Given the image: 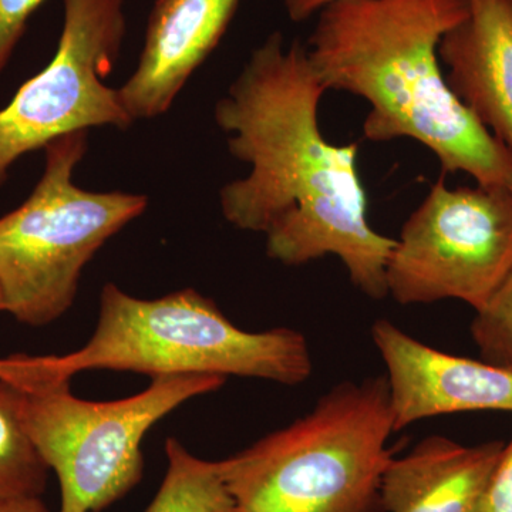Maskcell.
Wrapping results in <instances>:
<instances>
[{"label": "cell", "mask_w": 512, "mask_h": 512, "mask_svg": "<svg viewBox=\"0 0 512 512\" xmlns=\"http://www.w3.org/2000/svg\"><path fill=\"white\" fill-rule=\"evenodd\" d=\"M241 0H156L136 70L119 93L133 121L173 106L192 74L220 45Z\"/></svg>", "instance_id": "obj_10"}, {"label": "cell", "mask_w": 512, "mask_h": 512, "mask_svg": "<svg viewBox=\"0 0 512 512\" xmlns=\"http://www.w3.org/2000/svg\"><path fill=\"white\" fill-rule=\"evenodd\" d=\"M124 5L126 0H63L55 56L0 109V185L19 158L59 138L134 123L119 89L104 83L126 37Z\"/></svg>", "instance_id": "obj_8"}, {"label": "cell", "mask_w": 512, "mask_h": 512, "mask_svg": "<svg viewBox=\"0 0 512 512\" xmlns=\"http://www.w3.org/2000/svg\"><path fill=\"white\" fill-rule=\"evenodd\" d=\"M511 274V188L439 180L396 239L387 296L400 305L457 299L478 311Z\"/></svg>", "instance_id": "obj_7"}, {"label": "cell", "mask_w": 512, "mask_h": 512, "mask_svg": "<svg viewBox=\"0 0 512 512\" xmlns=\"http://www.w3.org/2000/svg\"><path fill=\"white\" fill-rule=\"evenodd\" d=\"M370 333L386 366L394 430L446 414L512 413L510 370L431 348L387 319Z\"/></svg>", "instance_id": "obj_9"}, {"label": "cell", "mask_w": 512, "mask_h": 512, "mask_svg": "<svg viewBox=\"0 0 512 512\" xmlns=\"http://www.w3.org/2000/svg\"><path fill=\"white\" fill-rule=\"evenodd\" d=\"M470 0H335L318 13L308 56L326 90L362 97L363 136L412 138L444 173L512 187V153L457 99L439 57Z\"/></svg>", "instance_id": "obj_2"}, {"label": "cell", "mask_w": 512, "mask_h": 512, "mask_svg": "<svg viewBox=\"0 0 512 512\" xmlns=\"http://www.w3.org/2000/svg\"><path fill=\"white\" fill-rule=\"evenodd\" d=\"M49 375L70 379L86 370L153 377L214 375L298 386L312 375L308 339L299 330L249 332L195 289L140 299L116 284L100 293L92 338L76 352L39 356Z\"/></svg>", "instance_id": "obj_4"}, {"label": "cell", "mask_w": 512, "mask_h": 512, "mask_svg": "<svg viewBox=\"0 0 512 512\" xmlns=\"http://www.w3.org/2000/svg\"><path fill=\"white\" fill-rule=\"evenodd\" d=\"M46 0H0V77L5 72L30 18Z\"/></svg>", "instance_id": "obj_16"}, {"label": "cell", "mask_w": 512, "mask_h": 512, "mask_svg": "<svg viewBox=\"0 0 512 512\" xmlns=\"http://www.w3.org/2000/svg\"><path fill=\"white\" fill-rule=\"evenodd\" d=\"M335 0H282L289 19L295 23L305 22L306 19L318 15L320 10Z\"/></svg>", "instance_id": "obj_18"}, {"label": "cell", "mask_w": 512, "mask_h": 512, "mask_svg": "<svg viewBox=\"0 0 512 512\" xmlns=\"http://www.w3.org/2000/svg\"><path fill=\"white\" fill-rule=\"evenodd\" d=\"M393 433L386 376L366 377L218 463L235 512H376Z\"/></svg>", "instance_id": "obj_3"}, {"label": "cell", "mask_w": 512, "mask_h": 512, "mask_svg": "<svg viewBox=\"0 0 512 512\" xmlns=\"http://www.w3.org/2000/svg\"><path fill=\"white\" fill-rule=\"evenodd\" d=\"M511 191H512V187H511Z\"/></svg>", "instance_id": "obj_21"}, {"label": "cell", "mask_w": 512, "mask_h": 512, "mask_svg": "<svg viewBox=\"0 0 512 512\" xmlns=\"http://www.w3.org/2000/svg\"><path fill=\"white\" fill-rule=\"evenodd\" d=\"M483 512H512V439L505 444L494 468L485 493Z\"/></svg>", "instance_id": "obj_17"}, {"label": "cell", "mask_w": 512, "mask_h": 512, "mask_svg": "<svg viewBox=\"0 0 512 512\" xmlns=\"http://www.w3.org/2000/svg\"><path fill=\"white\" fill-rule=\"evenodd\" d=\"M167 471L144 512H235L220 463L194 456L184 444L165 441Z\"/></svg>", "instance_id": "obj_13"}, {"label": "cell", "mask_w": 512, "mask_h": 512, "mask_svg": "<svg viewBox=\"0 0 512 512\" xmlns=\"http://www.w3.org/2000/svg\"><path fill=\"white\" fill-rule=\"evenodd\" d=\"M0 512H50L40 497L0 498Z\"/></svg>", "instance_id": "obj_19"}, {"label": "cell", "mask_w": 512, "mask_h": 512, "mask_svg": "<svg viewBox=\"0 0 512 512\" xmlns=\"http://www.w3.org/2000/svg\"><path fill=\"white\" fill-rule=\"evenodd\" d=\"M470 330L480 360L512 372V274L476 311Z\"/></svg>", "instance_id": "obj_15"}, {"label": "cell", "mask_w": 512, "mask_h": 512, "mask_svg": "<svg viewBox=\"0 0 512 512\" xmlns=\"http://www.w3.org/2000/svg\"><path fill=\"white\" fill-rule=\"evenodd\" d=\"M439 57L451 92L512 153V0H470Z\"/></svg>", "instance_id": "obj_11"}, {"label": "cell", "mask_w": 512, "mask_h": 512, "mask_svg": "<svg viewBox=\"0 0 512 512\" xmlns=\"http://www.w3.org/2000/svg\"><path fill=\"white\" fill-rule=\"evenodd\" d=\"M0 312H3V299H2V292H0Z\"/></svg>", "instance_id": "obj_20"}, {"label": "cell", "mask_w": 512, "mask_h": 512, "mask_svg": "<svg viewBox=\"0 0 512 512\" xmlns=\"http://www.w3.org/2000/svg\"><path fill=\"white\" fill-rule=\"evenodd\" d=\"M47 473L23 426L18 384L0 379V498L42 497Z\"/></svg>", "instance_id": "obj_14"}, {"label": "cell", "mask_w": 512, "mask_h": 512, "mask_svg": "<svg viewBox=\"0 0 512 512\" xmlns=\"http://www.w3.org/2000/svg\"><path fill=\"white\" fill-rule=\"evenodd\" d=\"M89 133L45 148V168L28 200L0 217L3 312L46 326L72 308L86 265L148 207L143 194L87 191L74 184Z\"/></svg>", "instance_id": "obj_6"}, {"label": "cell", "mask_w": 512, "mask_h": 512, "mask_svg": "<svg viewBox=\"0 0 512 512\" xmlns=\"http://www.w3.org/2000/svg\"><path fill=\"white\" fill-rule=\"evenodd\" d=\"M505 443L464 446L429 436L392 457L380 484L384 512H483L485 493Z\"/></svg>", "instance_id": "obj_12"}, {"label": "cell", "mask_w": 512, "mask_h": 512, "mask_svg": "<svg viewBox=\"0 0 512 512\" xmlns=\"http://www.w3.org/2000/svg\"><path fill=\"white\" fill-rule=\"evenodd\" d=\"M326 92L299 40L286 46L275 32L256 47L215 104L229 153L249 165L222 188V214L235 228L264 234L274 261L301 266L336 256L353 286L383 299L396 239L367 218L357 144H333L322 133Z\"/></svg>", "instance_id": "obj_1"}, {"label": "cell", "mask_w": 512, "mask_h": 512, "mask_svg": "<svg viewBox=\"0 0 512 512\" xmlns=\"http://www.w3.org/2000/svg\"><path fill=\"white\" fill-rule=\"evenodd\" d=\"M0 379L18 384L23 426L59 478L60 512H100L130 493L143 478L148 431L227 382L214 375L158 376L134 396L90 402L74 396L70 379L49 375L39 356L29 355L8 357Z\"/></svg>", "instance_id": "obj_5"}]
</instances>
